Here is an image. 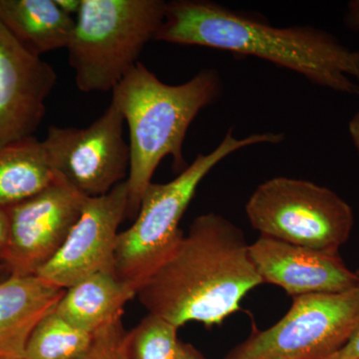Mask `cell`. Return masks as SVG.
<instances>
[{
    "instance_id": "9c48e42d",
    "label": "cell",
    "mask_w": 359,
    "mask_h": 359,
    "mask_svg": "<svg viewBox=\"0 0 359 359\" xmlns=\"http://www.w3.org/2000/svg\"><path fill=\"white\" fill-rule=\"evenodd\" d=\"M86 199L56 176L41 192L6 208L9 241L4 264L9 275H36L65 244Z\"/></svg>"
},
{
    "instance_id": "277c9868",
    "label": "cell",
    "mask_w": 359,
    "mask_h": 359,
    "mask_svg": "<svg viewBox=\"0 0 359 359\" xmlns=\"http://www.w3.org/2000/svg\"><path fill=\"white\" fill-rule=\"evenodd\" d=\"M283 138L282 133L264 132L238 139L229 131L212 152L198 155L174 180L166 184L151 183L142 197L133 224L118 235L114 257L118 278L137 292L183 237L180 221L205 177L238 150L278 144Z\"/></svg>"
},
{
    "instance_id": "7c38bea8",
    "label": "cell",
    "mask_w": 359,
    "mask_h": 359,
    "mask_svg": "<svg viewBox=\"0 0 359 359\" xmlns=\"http://www.w3.org/2000/svg\"><path fill=\"white\" fill-rule=\"evenodd\" d=\"M250 257L263 283L282 287L292 297L339 294L359 285V273L339 255L327 254L259 236Z\"/></svg>"
},
{
    "instance_id": "ba28073f",
    "label": "cell",
    "mask_w": 359,
    "mask_h": 359,
    "mask_svg": "<svg viewBox=\"0 0 359 359\" xmlns=\"http://www.w3.org/2000/svg\"><path fill=\"white\" fill-rule=\"evenodd\" d=\"M125 119L113 99L98 119L84 129L49 127L41 141L56 176L86 198L109 193L128 178L130 147Z\"/></svg>"
},
{
    "instance_id": "3957f363",
    "label": "cell",
    "mask_w": 359,
    "mask_h": 359,
    "mask_svg": "<svg viewBox=\"0 0 359 359\" xmlns=\"http://www.w3.org/2000/svg\"><path fill=\"white\" fill-rule=\"evenodd\" d=\"M221 90V78L215 69L170 85L140 62L113 90L112 99L129 128L128 218L138 214L142 197L164 158L172 157L175 169L181 172L188 167L186 135L201 111L219 98Z\"/></svg>"
},
{
    "instance_id": "9a60e30c",
    "label": "cell",
    "mask_w": 359,
    "mask_h": 359,
    "mask_svg": "<svg viewBox=\"0 0 359 359\" xmlns=\"http://www.w3.org/2000/svg\"><path fill=\"white\" fill-rule=\"evenodd\" d=\"M0 23L33 55L67 48L75 20L55 0H0Z\"/></svg>"
},
{
    "instance_id": "cb8c5ba5",
    "label": "cell",
    "mask_w": 359,
    "mask_h": 359,
    "mask_svg": "<svg viewBox=\"0 0 359 359\" xmlns=\"http://www.w3.org/2000/svg\"><path fill=\"white\" fill-rule=\"evenodd\" d=\"M348 134L351 143L359 155V108L348 122Z\"/></svg>"
},
{
    "instance_id": "5bb4252c",
    "label": "cell",
    "mask_w": 359,
    "mask_h": 359,
    "mask_svg": "<svg viewBox=\"0 0 359 359\" xmlns=\"http://www.w3.org/2000/svg\"><path fill=\"white\" fill-rule=\"evenodd\" d=\"M136 292L122 282L115 269L98 271L65 290L55 313L78 330L96 334L121 320L125 304Z\"/></svg>"
},
{
    "instance_id": "d4e9b609",
    "label": "cell",
    "mask_w": 359,
    "mask_h": 359,
    "mask_svg": "<svg viewBox=\"0 0 359 359\" xmlns=\"http://www.w3.org/2000/svg\"><path fill=\"white\" fill-rule=\"evenodd\" d=\"M61 11L68 15H77L81 8L82 0H55Z\"/></svg>"
},
{
    "instance_id": "52a82bcc",
    "label": "cell",
    "mask_w": 359,
    "mask_h": 359,
    "mask_svg": "<svg viewBox=\"0 0 359 359\" xmlns=\"http://www.w3.org/2000/svg\"><path fill=\"white\" fill-rule=\"evenodd\" d=\"M359 325V285L339 294L294 297L282 320L254 330L224 359H325L339 351Z\"/></svg>"
},
{
    "instance_id": "484cf974",
    "label": "cell",
    "mask_w": 359,
    "mask_h": 359,
    "mask_svg": "<svg viewBox=\"0 0 359 359\" xmlns=\"http://www.w3.org/2000/svg\"><path fill=\"white\" fill-rule=\"evenodd\" d=\"M8 271H7L6 266L4 264H0V283L6 280L7 278H9Z\"/></svg>"
},
{
    "instance_id": "6da1fadb",
    "label": "cell",
    "mask_w": 359,
    "mask_h": 359,
    "mask_svg": "<svg viewBox=\"0 0 359 359\" xmlns=\"http://www.w3.org/2000/svg\"><path fill=\"white\" fill-rule=\"evenodd\" d=\"M154 40L254 56L323 88L359 95V51L313 26L276 27L216 2L173 0Z\"/></svg>"
},
{
    "instance_id": "30bf717a",
    "label": "cell",
    "mask_w": 359,
    "mask_h": 359,
    "mask_svg": "<svg viewBox=\"0 0 359 359\" xmlns=\"http://www.w3.org/2000/svg\"><path fill=\"white\" fill-rule=\"evenodd\" d=\"M128 201L126 181L106 195L87 198L65 244L35 276L67 290L87 276L114 269L116 243L120 224L127 217Z\"/></svg>"
},
{
    "instance_id": "ffe728a7",
    "label": "cell",
    "mask_w": 359,
    "mask_h": 359,
    "mask_svg": "<svg viewBox=\"0 0 359 359\" xmlns=\"http://www.w3.org/2000/svg\"><path fill=\"white\" fill-rule=\"evenodd\" d=\"M325 359H359V325L339 351Z\"/></svg>"
},
{
    "instance_id": "ac0fdd59",
    "label": "cell",
    "mask_w": 359,
    "mask_h": 359,
    "mask_svg": "<svg viewBox=\"0 0 359 359\" xmlns=\"http://www.w3.org/2000/svg\"><path fill=\"white\" fill-rule=\"evenodd\" d=\"M176 325L148 313L122 339L123 359H176L180 342Z\"/></svg>"
},
{
    "instance_id": "7a4b0ae2",
    "label": "cell",
    "mask_w": 359,
    "mask_h": 359,
    "mask_svg": "<svg viewBox=\"0 0 359 359\" xmlns=\"http://www.w3.org/2000/svg\"><path fill=\"white\" fill-rule=\"evenodd\" d=\"M249 247L243 231L228 219L216 212L201 215L137 290L139 302L148 313L177 327L190 321L222 325L263 283Z\"/></svg>"
},
{
    "instance_id": "7402d4cb",
    "label": "cell",
    "mask_w": 359,
    "mask_h": 359,
    "mask_svg": "<svg viewBox=\"0 0 359 359\" xmlns=\"http://www.w3.org/2000/svg\"><path fill=\"white\" fill-rule=\"evenodd\" d=\"M344 21L349 29L359 32V0H351L347 4Z\"/></svg>"
},
{
    "instance_id": "5b68a950",
    "label": "cell",
    "mask_w": 359,
    "mask_h": 359,
    "mask_svg": "<svg viewBox=\"0 0 359 359\" xmlns=\"http://www.w3.org/2000/svg\"><path fill=\"white\" fill-rule=\"evenodd\" d=\"M163 0H82L67 46L77 88L112 92L164 20Z\"/></svg>"
},
{
    "instance_id": "8fae6325",
    "label": "cell",
    "mask_w": 359,
    "mask_h": 359,
    "mask_svg": "<svg viewBox=\"0 0 359 359\" xmlns=\"http://www.w3.org/2000/svg\"><path fill=\"white\" fill-rule=\"evenodd\" d=\"M56 82L54 68L0 23V149L34 136Z\"/></svg>"
},
{
    "instance_id": "8992f818",
    "label": "cell",
    "mask_w": 359,
    "mask_h": 359,
    "mask_svg": "<svg viewBox=\"0 0 359 359\" xmlns=\"http://www.w3.org/2000/svg\"><path fill=\"white\" fill-rule=\"evenodd\" d=\"M245 214L261 236L332 255H339L354 226L353 209L334 191L287 177L257 187Z\"/></svg>"
},
{
    "instance_id": "603a6c76",
    "label": "cell",
    "mask_w": 359,
    "mask_h": 359,
    "mask_svg": "<svg viewBox=\"0 0 359 359\" xmlns=\"http://www.w3.org/2000/svg\"><path fill=\"white\" fill-rule=\"evenodd\" d=\"M176 359H207L192 344L180 342L178 354Z\"/></svg>"
},
{
    "instance_id": "d6986e66",
    "label": "cell",
    "mask_w": 359,
    "mask_h": 359,
    "mask_svg": "<svg viewBox=\"0 0 359 359\" xmlns=\"http://www.w3.org/2000/svg\"><path fill=\"white\" fill-rule=\"evenodd\" d=\"M122 320H116L95 334L93 346L82 359H123L121 344L125 334Z\"/></svg>"
},
{
    "instance_id": "e0dca14e",
    "label": "cell",
    "mask_w": 359,
    "mask_h": 359,
    "mask_svg": "<svg viewBox=\"0 0 359 359\" xmlns=\"http://www.w3.org/2000/svg\"><path fill=\"white\" fill-rule=\"evenodd\" d=\"M94 340L95 334L72 327L54 309L32 330L23 359H82Z\"/></svg>"
},
{
    "instance_id": "4fadbf2b",
    "label": "cell",
    "mask_w": 359,
    "mask_h": 359,
    "mask_svg": "<svg viewBox=\"0 0 359 359\" xmlns=\"http://www.w3.org/2000/svg\"><path fill=\"white\" fill-rule=\"evenodd\" d=\"M65 292L37 276H11L0 283V359H23L32 330Z\"/></svg>"
},
{
    "instance_id": "44dd1931",
    "label": "cell",
    "mask_w": 359,
    "mask_h": 359,
    "mask_svg": "<svg viewBox=\"0 0 359 359\" xmlns=\"http://www.w3.org/2000/svg\"><path fill=\"white\" fill-rule=\"evenodd\" d=\"M9 219L6 208L0 207V264H4L8 249Z\"/></svg>"
},
{
    "instance_id": "2e32d148",
    "label": "cell",
    "mask_w": 359,
    "mask_h": 359,
    "mask_svg": "<svg viewBox=\"0 0 359 359\" xmlns=\"http://www.w3.org/2000/svg\"><path fill=\"white\" fill-rule=\"evenodd\" d=\"M55 179L41 141L34 136L0 149V207L29 199Z\"/></svg>"
}]
</instances>
